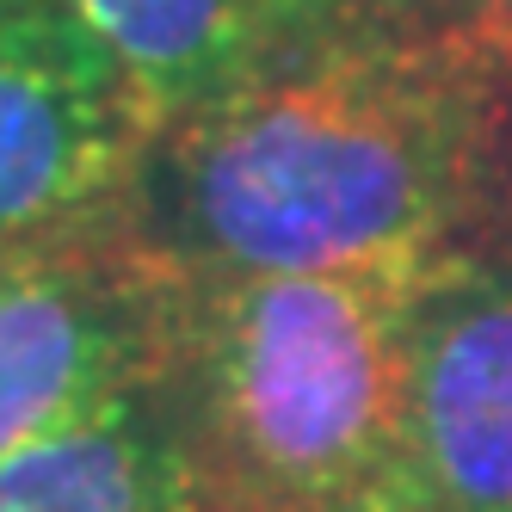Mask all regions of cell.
<instances>
[{
  "instance_id": "cell-2",
  "label": "cell",
  "mask_w": 512,
  "mask_h": 512,
  "mask_svg": "<svg viewBox=\"0 0 512 512\" xmlns=\"http://www.w3.org/2000/svg\"><path fill=\"white\" fill-rule=\"evenodd\" d=\"M420 272H186L161 389L210 512H340L389 494L401 315Z\"/></svg>"
},
{
  "instance_id": "cell-6",
  "label": "cell",
  "mask_w": 512,
  "mask_h": 512,
  "mask_svg": "<svg viewBox=\"0 0 512 512\" xmlns=\"http://www.w3.org/2000/svg\"><path fill=\"white\" fill-rule=\"evenodd\" d=\"M0 512H210L167 389L0 457Z\"/></svg>"
},
{
  "instance_id": "cell-8",
  "label": "cell",
  "mask_w": 512,
  "mask_h": 512,
  "mask_svg": "<svg viewBox=\"0 0 512 512\" xmlns=\"http://www.w3.org/2000/svg\"><path fill=\"white\" fill-rule=\"evenodd\" d=\"M475 44H482V186L469 247H512V44Z\"/></svg>"
},
{
  "instance_id": "cell-10",
  "label": "cell",
  "mask_w": 512,
  "mask_h": 512,
  "mask_svg": "<svg viewBox=\"0 0 512 512\" xmlns=\"http://www.w3.org/2000/svg\"><path fill=\"white\" fill-rule=\"evenodd\" d=\"M469 38H488V44H512V0H438V13Z\"/></svg>"
},
{
  "instance_id": "cell-3",
  "label": "cell",
  "mask_w": 512,
  "mask_h": 512,
  "mask_svg": "<svg viewBox=\"0 0 512 512\" xmlns=\"http://www.w3.org/2000/svg\"><path fill=\"white\" fill-rule=\"evenodd\" d=\"M179 297L186 272L118 229L0 260V457L155 389Z\"/></svg>"
},
{
  "instance_id": "cell-12",
  "label": "cell",
  "mask_w": 512,
  "mask_h": 512,
  "mask_svg": "<svg viewBox=\"0 0 512 512\" xmlns=\"http://www.w3.org/2000/svg\"><path fill=\"white\" fill-rule=\"evenodd\" d=\"M13 7H25V0H0V13H13Z\"/></svg>"
},
{
  "instance_id": "cell-1",
  "label": "cell",
  "mask_w": 512,
  "mask_h": 512,
  "mask_svg": "<svg viewBox=\"0 0 512 512\" xmlns=\"http://www.w3.org/2000/svg\"><path fill=\"white\" fill-rule=\"evenodd\" d=\"M482 44L358 13L272 38L155 136L142 198L192 278L408 272L475 241Z\"/></svg>"
},
{
  "instance_id": "cell-9",
  "label": "cell",
  "mask_w": 512,
  "mask_h": 512,
  "mask_svg": "<svg viewBox=\"0 0 512 512\" xmlns=\"http://www.w3.org/2000/svg\"><path fill=\"white\" fill-rule=\"evenodd\" d=\"M377 0H260V13L272 25V38H290V31H315V25H340L371 13Z\"/></svg>"
},
{
  "instance_id": "cell-4",
  "label": "cell",
  "mask_w": 512,
  "mask_h": 512,
  "mask_svg": "<svg viewBox=\"0 0 512 512\" xmlns=\"http://www.w3.org/2000/svg\"><path fill=\"white\" fill-rule=\"evenodd\" d=\"M149 155V112L50 0L0 13V260L105 235Z\"/></svg>"
},
{
  "instance_id": "cell-11",
  "label": "cell",
  "mask_w": 512,
  "mask_h": 512,
  "mask_svg": "<svg viewBox=\"0 0 512 512\" xmlns=\"http://www.w3.org/2000/svg\"><path fill=\"white\" fill-rule=\"evenodd\" d=\"M340 512H414V506H401L389 494H371V500H358V506H340Z\"/></svg>"
},
{
  "instance_id": "cell-5",
  "label": "cell",
  "mask_w": 512,
  "mask_h": 512,
  "mask_svg": "<svg viewBox=\"0 0 512 512\" xmlns=\"http://www.w3.org/2000/svg\"><path fill=\"white\" fill-rule=\"evenodd\" d=\"M389 500L512 512V247H457L414 284Z\"/></svg>"
},
{
  "instance_id": "cell-7",
  "label": "cell",
  "mask_w": 512,
  "mask_h": 512,
  "mask_svg": "<svg viewBox=\"0 0 512 512\" xmlns=\"http://www.w3.org/2000/svg\"><path fill=\"white\" fill-rule=\"evenodd\" d=\"M81 38L124 75L155 136L272 44L260 0H50Z\"/></svg>"
}]
</instances>
